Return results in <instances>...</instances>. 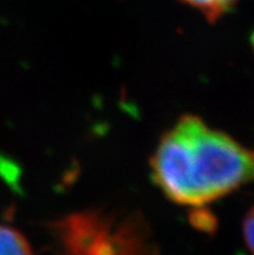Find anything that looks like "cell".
Segmentation results:
<instances>
[{
    "instance_id": "cell-1",
    "label": "cell",
    "mask_w": 254,
    "mask_h": 255,
    "mask_svg": "<svg viewBox=\"0 0 254 255\" xmlns=\"http://www.w3.org/2000/svg\"><path fill=\"white\" fill-rule=\"evenodd\" d=\"M152 180L174 204L200 207L254 183V149L186 114L158 142Z\"/></svg>"
},
{
    "instance_id": "cell-4",
    "label": "cell",
    "mask_w": 254,
    "mask_h": 255,
    "mask_svg": "<svg viewBox=\"0 0 254 255\" xmlns=\"http://www.w3.org/2000/svg\"><path fill=\"white\" fill-rule=\"evenodd\" d=\"M183 3L199 10L210 22L219 19L232 9L239 0H182Z\"/></svg>"
},
{
    "instance_id": "cell-3",
    "label": "cell",
    "mask_w": 254,
    "mask_h": 255,
    "mask_svg": "<svg viewBox=\"0 0 254 255\" xmlns=\"http://www.w3.org/2000/svg\"><path fill=\"white\" fill-rule=\"evenodd\" d=\"M0 255H34L22 233L0 224Z\"/></svg>"
},
{
    "instance_id": "cell-5",
    "label": "cell",
    "mask_w": 254,
    "mask_h": 255,
    "mask_svg": "<svg viewBox=\"0 0 254 255\" xmlns=\"http://www.w3.org/2000/svg\"><path fill=\"white\" fill-rule=\"evenodd\" d=\"M243 231H244L245 244L254 254V206L248 211L247 217H245Z\"/></svg>"
},
{
    "instance_id": "cell-2",
    "label": "cell",
    "mask_w": 254,
    "mask_h": 255,
    "mask_svg": "<svg viewBox=\"0 0 254 255\" xmlns=\"http://www.w3.org/2000/svg\"><path fill=\"white\" fill-rule=\"evenodd\" d=\"M55 230L68 255H155L148 227L139 215L81 211L58 220Z\"/></svg>"
}]
</instances>
